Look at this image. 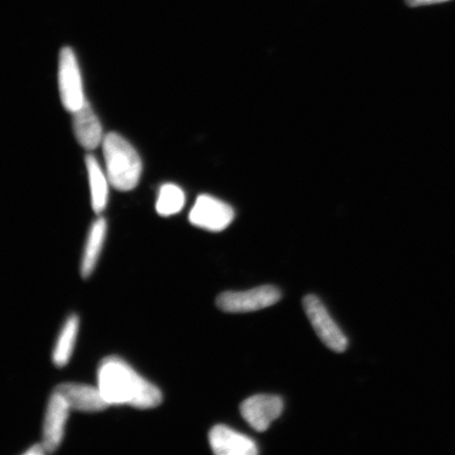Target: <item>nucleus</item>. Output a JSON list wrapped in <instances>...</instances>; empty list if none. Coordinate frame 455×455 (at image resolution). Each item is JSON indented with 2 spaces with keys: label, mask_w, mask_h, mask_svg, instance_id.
Segmentation results:
<instances>
[{
  "label": "nucleus",
  "mask_w": 455,
  "mask_h": 455,
  "mask_svg": "<svg viewBox=\"0 0 455 455\" xmlns=\"http://www.w3.org/2000/svg\"><path fill=\"white\" fill-rule=\"evenodd\" d=\"M98 383L110 406L152 409L163 402L162 391L117 356H108L101 361Z\"/></svg>",
  "instance_id": "nucleus-1"
},
{
  "label": "nucleus",
  "mask_w": 455,
  "mask_h": 455,
  "mask_svg": "<svg viewBox=\"0 0 455 455\" xmlns=\"http://www.w3.org/2000/svg\"><path fill=\"white\" fill-rule=\"evenodd\" d=\"M106 173L116 190L128 192L138 187L142 163L138 151L122 135L111 132L102 141Z\"/></svg>",
  "instance_id": "nucleus-2"
},
{
  "label": "nucleus",
  "mask_w": 455,
  "mask_h": 455,
  "mask_svg": "<svg viewBox=\"0 0 455 455\" xmlns=\"http://www.w3.org/2000/svg\"><path fill=\"white\" fill-rule=\"evenodd\" d=\"M59 84L61 102L67 111L76 112L87 102L84 95L81 69L70 47L60 51Z\"/></svg>",
  "instance_id": "nucleus-3"
},
{
  "label": "nucleus",
  "mask_w": 455,
  "mask_h": 455,
  "mask_svg": "<svg viewBox=\"0 0 455 455\" xmlns=\"http://www.w3.org/2000/svg\"><path fill=\"white\" fill-rule=\"evenodd\" d=\"M303 306L311 326L323 343L334 352H344L348 346V340L320 299L315 295H307Z\"/></svg>",
  "instance_id": "nucleus-4"
},
{
  "label": "nucleus",
  "mask_w": 455,
  "mask_h": 455,
  "mask_svg": "<svg viewBox=\"0 0 455 455\" xmlns=\"http://www.w3.org/2000/svg\"><path fill=\"white\" fill-rule=\"evenodd\" d=\"M282 298L280 290L275 286H261L248 291L221 293L216 305L220 310L229 313L253 312L273 306Z\"/></svg>",
  "instance_id": "nucleus-5"
},
{
  "label": "nucleus",
  "mask_w": 455,
  "mask_h": 455,
  "mask_svg": "<svg viewBox=\"0 0 455 455\" xmlns=\"http://www.w3.org/2000/svg\"><path fill=\"white\" fill-rule=\"evenodd\" d=\"M235 210L230 204L210 196H199L191 209L189 220L193 226L212 232H220L235 220Z\"/></svg>",
  "instance_id": "nucleus-6"
},
{
  "label": "nucleus",
  "mask_w": 455,
  "mask_h": 455,
  "mask_svg": "<svg viewBox=\"0 0 455 455\" xmlns=\"http://www.w3.org/2000/svg\"><path fill=\"white\" fill-rule=\"evenodd\" d=\"M71 411L64 396L54 390L50 396L44 422L42 443L47 453H52L60 448Z\"/></svg>",
  "instance_id": "nucleus-7"
},
{
  "label": "nucleus",
  "mask_w": 455,
  "mask_h": 455,
  "mask_svg": "<svg viewBox=\"0 0 455 455\" xmlns=\"http://www.w3.org/2000/svg\"><path fill=\"white\" fill-rule=\"evenodd\" d=\"M283 402L280 396L259 395L247 398L241 405L244 420L256 431L264 432L273 420L281 417Z\"/></svg>",
  "instance_id": "nucleus-8"
},
{
  "label": "nucleus",
  "mask_w": 455,
  "mask_h": 455,
  "mask_svg": "<svg viewBox=\"0 0 455 455\" xmlns=\"http://www.w3.org/2000/svg\"><path fill=\"white\" fill-rule=\"evenodd\" d=\"M64 396L72 411L99 412L110 407L98 387L77 383H64L54 389Z\"/></svg>",
  "instance_id": "nucleus-9"
},
{
  "label": "nucleus",
  "mask_w": 455,
  "mask_h": 455,
  "mask_svg": "<svg viewBox=\"0 0 455 455\" xmlns=\"http://www.w3.org/2000/svg\"><path fill=\"white\" fill-rule=\"evenodd\" d=\"M210 446L218 455H256L258 445L249 436L240 434L230 427L218 425L209 435Z\"/></svg>",
  "instance_id": "nucleus-10"
},
{
  "label": "nucleus",
  "mask_w": 455,
  "mask_h": 455,
  "mask_svg": "<svg viewBox=\"0 0 455 455\" xmlns=\"http://www.w3.org/2000/svg\"><path fill=\"white\" fill-rule=\"evenodd\" d=\"M73 114V130L76 138L85 150L92 151L96 149L102 141V127L98 116L90 107L88 101Z\"/></svg>",
  "instance_id": "nucleus-11"
},
{
  "label": "nucleus",
  "mask_w": 455,
  "mask_h": 455,
  "mask_svg": "<svg viewBox=\"0 0 455 455\" xmlns=\"http://www.w3.org/2000/svg\"><path fill=\"white\" fill-rule=\"evenodd\" d=\"M107 235V221L104 218L96 220L91 227L83 255L81 273L88 278L95 270Z\"/></svg>",
  "instance_id": "nucleus-12"
},
{
  "label": "nucleus",
  "mask_w": 455,
  "mask_h": 455,
  "mask_svg": "<svg viewBox=\"0 0 455 455\" xmlns=\"http://www.w3.org/2000/svg\"><path fill=\"white\" fill-rule=\"evenodd\" d=\"M85 164H87L89 176L91 202H92L95 213L100 214L107 207L108 196H109L108 183H110V181L107 173L100 168L98 159L93 156L85 157Z\"/></svg>",
  "instance_id": "nucleus-13"
},
{
  "label": "nucleus",
  "mask_w": 455,
  "mask_h": 455,
  "mask_svg": "<svg viewBox=\"0 0 455 455\" xmlns=\"http://www.w3.org/2000/svg\"><path fill=\"white\" fill-rule=\"evenodd\" d=\"M78 330V316L73 315L66 321L54 347L53 363L56 367L61 368L69 363L76 343Z\"/></svg>",
  "instance_id": "nucleus-14"
},
{
  "label": "nucleus",
  "mask_w": 455,
  "mask_h": 455,
  "mask_svg": "<svg viewBox=\"0 0 455 455\" xmlns=\"http://www.w3.org/2000/svg\"><path fill=\"white\" fill-rule=\"evenodd\" d=\"M185 192L180 187L174 184H164L159 189L156 212L164 218L178 214L185 206Z\"/></svg>",
  "instance_id": "nucleus-15"
},
{
  "label": "nucleus",
  "mask_w": 455,
  "mask_h": 455,
  "mask_svg": "<svg viewBox=\"0 0 455 455\" xmlns=\"http://www.w3.org/2000/svg\"><path fill=\"white\" fill-rule=\"evenodd\" d=\"M451 2V0H406L408 5L411 7H420V5H428Z\"/></svg>",
  "instance_id": "nucleus-16"
},
{
  "label": "nucleus",
  "mask_w": 455,
  "mask_h": 455,
  "mask_svg": "<svg viewBox=\"0 0 455 455\" xmlns=\"http://www.w3.org/2000/svg\"><path fill=\"white\" fill-rule=\"evenodd\" d=\"M44 453H47V451H45V448L44 447L43 443H41L30 447V449H28V451L24 452V455H43Z\"/></svg>",
  "instance_id": "nucleus-17"
}]
</instances>
